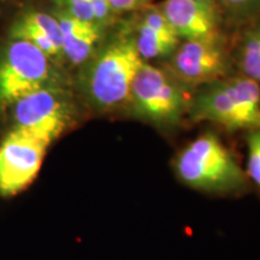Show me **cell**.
<instances>
[{"instance_id": "10", "label": "cell", "mask_w": 260, "mask_h": 260, "mask_svg": "<svg viewBox=\"0 0 260 260\" xmlns=\"http://www.w3.org/2000/svg\"><path fill=\"white\" fill-rule=\"evenodd\" d=\"M140 11L139 19L133 23L140 56L146 63L155 59H169L181 40L159 6L149 5Z\"/></svg>"}, {"instance_id": "2", "label": "cell", "mask_w": 260, "mask_h": 260, "mask_svg": "<svg viewBox=\"0 0 260 260\" xmlns=\"http://www.w3.org/2000/svg\"><path fill=\"white\" fill-rule=\"evenodd\" d=\"M87 115L73 84L50 86L19 96L0 113L8 130H19L52 145Z\"/></svg>"}, {"instance_id": "11", "label": "cell", "mask_w": 260, "mask_h": 260, "mask_svg": "<svg viewBox=\"0 0 260 260\" xmlns=\"http://www.w3.org/2000/svg\"><path fill=\"white\" fill-rule=\"evenodd\" d=\"M6 37L30 42L64 67L60 25L52 11L47 12L39 9L25 10L11 22Z\"/></svg>"}, {"instance_id": "18", "label": "cell", "mask_w": 260, "mask_h": 260, "mask_svg": "<svg viewBox=\"0 0 260 260\" xmlns=\"http://www.w3.org/2000/svg\"><path fill=\"white\" fill-rule=\"evenodd\" d=\"M197 2H205V3H216V0H197Z\"/></svg>"}, {"instance_id": "1", "label": "cell", "mask_w": 260, "mask_h": 260, "mask_svg": "<svg viewBox=\"0 0 260 260\" xmlns=\"http://www.w3.org/2000/svg\"><path fill=\"white\" fill-rule=\"evenodd\" d=\"M110 30L73 77V88L87 115L125 112L133 82L145 63L136 47L133 23L117 22Z\"/></svg>"}, {"instance_id": "9", "label": "cell", "mask_w": 260, "mask_h": 260, "mask_svg": "<svg viewBox=\"0 0 260 260\" xmlns=\"http://www.w3.org/2000/svg\"><path fill=\"white\" fill-rule=\"evenodd\" d=\"M159 9L181 41L201 40L220 35V14L217 3L165 0Z\"/></svg>"}, {"instance_id": "3", "label": "cell", "mask_w": 260, "mask_h": 260, "mask_svg": "<svg viewBox=\"0 0 260 260\" xmlns=\"http://www.w3.org/2000/svg\"><path fill=\"white\" fill-rule=\"evenodd\" d=\"M188 116L229 132L260 129V86L248 77H223L200 87L191 96Z\"/></svg>"}, {"instance_id": "13", "label": "cell", "mask_w": 260, "mask_h": 260, "mask_svg": "<svg viewBox=\"0 0 260 260\" xmlns=\"http://www.w3.org/2000/svg\"><path fill=\"white\" fill-rule=\"evenodd\" d=\"M53 9L81 21L110 29L117 23V16L106 0H50Z\"/></svg>"}, {"instance_id": "15", "label": "cell", "mask_w": 260, "mask_h": 260, "mask_svg": "<svg viewBox=\"0 0 260 260\" xmlns=\"http://www.w3.org/2000/svg\"><path fill=\"white\" fill-rule=\"evenodd\" d=\"M233 21L245 22L260 15V0H218Z\"/></svg>"}, {"instance_id": "6", "label": "cell", "mask_w": 260, "mask_h": 260, "mask_svg": "<svg viewBox=\"0 0 260 260\" xmlns=\"http://www.w3.org/2000/svg\"><path fill=\"white\" fill-rule=\"evenodd\" d=\"M191 96L170 71L145 61L133 82L125 112L158 129H172L189 112Z\"/></svg>"}, {"instance_id": "4", "label": "cell", "mask_w": 260, "mask_h": 260, "mask_svg": "<svg viewBox=\"0 0 260 260\" xmlns=\"http://www.w3.org/2000/svg\"><path fill=\"white\" fill-rule=\"evenodd\" d=\"M63 84H73L67 68L30 42L10 37L0 41V113L24 94Z\"/></svg>"}, {"instance_id": "17", "label": "cell", "mask_w": 260, "mask_h": 260, "mask_svg": "<svg viewBox=\"0 0 260 260\" xmlns=\"http://www.w3.org/2000/svg\"><path fill=\"white\" fill-rule=\"evenodd\" d=\"M117 16L136 12L152 5L153 0H106Z\"/></svg>"}, {"instance_id": "14", "label": "cell", "mask_w": 260, "mask_h": 260, "mask_svg": "<svg viewBox=\"0 0 260 260\" xmlns=\"http://www.w3.org/2000/svg\"><path fill=\"white\" fill-rule=\"evenodd\" d=\"M237 65L243 76L260 86V21L243 34L237 50Z\"/></svg>"}, {"instance_id": "5", "label": "cell", "mask_w": 260, "mask_h": 260, "mask_svg": "<svg viewBox=\"0 0 260 260\" xmlns=\"http://www.w3.org/2000/svg\"><path fill=\"white\" fill-rule=\"evenodd\" d=\"M184 184L210 193H241L248 187L246 172L235 155L212 133H205L186 146L175 161Z\"/></svg>"}, {"instance_id": "19", "label": "cell", "mask_w": 260, "mask_h": 260, "mask_svg": "<svg viewBox=\"0 0 260 260\" xmlns=\"http://www.w3.org/2000/svg\"><path fill=\"white\" fill-rule=\"evenodd\" d=\"M5 2H8V0H0V3H5Z\"/></svg>"}, {"instance_id": "7", "label": "cell", "mask_w": 260, "mask_h": 260, "mask_svg": "<svg viewBox=\"0 0 260 260\" xmlns=\"http://www.w3.org/2000/svg\"><path fill=\"white\" fill-rule=\"evenodd\" d=\"M230 58L222 35L201 40L181 41L169 58L168 67L188 88L201 87L228 75Z\"/></svg>"}, {"instance_id": "12", "label": "cell", "mask_w": 260, "mask_h": 260, "mask_svg": "<svg viewBox=\"0 0 260 260\" xmlns=\"http://www.w3.org/2000/svg\"><path fill=\"white\" fill-rule=\"evenodd\" d=\"M52 12L60 25L64 67L77 70L95 53L110 29L71 17L56 9Z\"/></svg>"}, {"instance_id": "8", "label": "cell", "mask_w": 260, "mask_h": 260, "mask_svg": "<svg viewBox=\"0 0 260 260\" xmlns=\"http://www.w3.org/2000/svg\"><path fill=\"white\" fill-rule=\"evenodd\" d=\"M50 145L19 130H8L0 142V195L25 189L40 171Z\"/></svg>"}, {"instance_id": "16", "label": "cell", "mask_w": 260, "mask_h": 260, "mask_svg": "<svg viewBox=\"0 0 260 260\" xmlns=\"http://www.w3.org/2000/svg\"><path fill=\"white\" fill-rule=\"evenodd\" d=\"M247 146H248L247 175L260 189V129L248 132Z\"/></svg>"}]
</instances>
